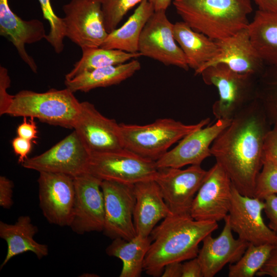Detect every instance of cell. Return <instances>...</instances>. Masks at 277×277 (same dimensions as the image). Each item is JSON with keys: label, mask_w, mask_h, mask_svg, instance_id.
Masks as SVG:
<instances>
[{"label": "cell", "mask_w": 277, "mask_h": 277, "mask_svg": "<svg viewBox=\"0 0 277 277\" xmlns=\"http://www.w3.org/2000/svg\"><path fill=\"white\" fill-rule=\"evenodd\" d=\"M272 126L255 98L232 119L211 146V156L243 195L254 197L265 138Z\"/></svg>", "instance_id": "6da1fadb"}, {"label": "cell", "mask_w": 277, "mask_h": 277, "mask_svg": "<svg viewBox=\"0 0 277 277\" xmlns=\"http://www.w3.org/2000/svg\"><path fill=\"white\" fill-rule=\"evenodd\" d=\"M217 228V222L197 221L190 214H170L150 235L152 241L144 270L149 275L160 276L167 264L196 257L200 243Z\"/></svg>", "instance_id": "7a4b0ae2"}, {"label": "cell", "mask_w": 277, "mask_h": 277, "mask_svg": "<svg viewBox=\"0 0 277 277\" xmlns=\"http://www.w3.org/2000/svg\"><path fill=\"white\" fill-rule=\"evenodd\" d=\"M183 22L214 40L247 28L252 11L251 0H174Z\"/></svg>", "instance_id": "3957f363"}, {"label": "cell", "mask_w": 277, "mask_h": 277, "mask_svg": "<svg viewBox=\"0 0 277 277\" xmlns=\"http://www.w3.org/2000/svg\"><path fill=\"white\" fill-rule=\"evenodd\" d=\"M210 122L209 117L193 124L162 118L144 125L121 123L120 126L124 148L156 162L175 143Z\"/></svg>", "instance_id": "277c9868"}, {"label": "cell", "mask_w": 277, "mask_h": 277, "mask_svg": "<svg viewBox=\"0 0 277 277\" xmlns=\"http://www.w3.org/2000/svg\"><path fill=\"white\" fill-rule=\"evenodd\" d=\"M81 102L67 88L45 92L24 90L13 95L6 114L37 118L43 123L73 129Z\"/></svg>", "instance_id": "5b68a950"}, {"label": "cell", "mask_w": 277, "mask_h": 277, "mask_svg": "<svg viewBox=\"0 0 277 277\" xmlns=\"http://www.w3.org/2000/svg\"><path fill=\"white\" fill-rule=\"evenodd\" d=\"M200 74L206 84L217 89L219 97L212 108L216 120H231L256 98V77L238 73L223 64L209 66Z\"/></svg>", "instance_id": "8992f818"}, {"label": "cell", "mask_w": 277, "mask_h": 277, "mask_svg": "<svg viewBox=\"0 0 277 277\" xmlns=\"http://www.w3.org/2000/svg\"><path fill=\"white\" fill-rule=\"evenodd\" d=\"M157 171L155 161L123 148L91 154L87 172L102 181L134 185L154 180Z\"/></svg>", "instance_id": "52a82bcc"}, {"label": "cell", "mask_w": 277, "mask_h": 277, "mask_svg": "<svg viewBox=\"0 0 277 277\" xmlns=\"http://www.w3.org/2000/svg\"><path fill=\"white\" fill-rule=\"evenodd\" d=\"M63 10L66 37L82 50L101 46L108 34L101 0H71Z\"/></svg>", "instance_id": "ba28073f"}, {"label": "cell", "mask_w": 277, "mask_h": 277, "mask_svg": "<svg viewBox=\"0 0 277 277\" xmlns=\"http://www.w3.org/2000/svg\"><path fill=\"white\" fill-rule=\"evenodd\" d=\"M166 10L154 11L141 33L138 51L166 66L189 69L186 57L174 37L173 24L168 19Z\"/></svg>", "instance_id": "9c48e42d"}, {"label": "cell", "mask_w": 277, "mask_h": 277, "mask_svg": "<svg viewBox=\"0 0 277 277\" xmlns=\"http://www.w3.org/2000/svg\"><path fill=\"white\" fill-rule=\"evenodd\" d=\"M90 156L91 154L73 130L44 153L28 157L22 166L38 172L61 173L74 177L87 172Z\"/></svg>", "instance_id": "30bf717a"}, {"label": "cell", "mask_w": 277, "mask_h": 277, "mask_svg": "<svg viewBox=\"0 0 277 277\" xmlns=\"http://www.w3.org/2000/svg\"><path fill=\"white\" fill-rule=\"evenodd\" d=\"M264 201L240 193L233 186L228 219L232 231L249 244H277V235L264 222Z\"/></svg>", "instance_id": "8fae6325"}, {"label": "cell", "mask_w": 277, "mask_h": 277, "mask_svg": "<svg viewBox=\"0 0 277 277\" xmlns=\"http://www.w3.org/2000/svg\"><path fill=\"white\" fill-rule=\"evenodd\" d=\"M101 188L104 199V234L112 239H133L137 235L133 222V185L104 180Z\"/></svg>", "instance_id": "7c38bea8"}, {"label": "cell", "mask_w": 277, "mask_h": 277, "mask_svg": "<svg viewBox=\"0 0 277 277\" xmlns=\"http://www.w3.org/2000/svg\"><path fill=\"white\" fill-rule=\"evenodd\" d=\"M207 173L201 165H190L184 169L157 168L154 180L172 213L190 214L193 201Z\"/></svg>", "instance_id": "4fadbf2b"}, {"label": "cell", "mask_w": 277, "mask_h": 277, "mask_svg": "<svg viewBox=\"0 0 277 277\" xmlns=\"http://www.w3.org/2000/svg\"><path fill=\"white\" fill-rule=\"evenodd\" d=\"M102 182L88 172L74 177L75 200L70 227L77 234L103 230L105 208Z\"/></svg>", "instance_id": "5bb4252c"}, {"label": "cell", "mask_w": 277, "mask_h": 277, "mask_svg": "<svg viewBox=\"0 0 277 277\" xmlns=\"http://www.w3.org/2000/svg\"><path fill=\"white\" fill-rule=\"evenodd\" d=\"M37 183L39 206L45 219L50 224L70 227L75 200L74 177L41 172Z\"/></svg>", "instance_id": "9a60e30c"}, {"label": "cell", "mask_w": 277, "mask_h": 277, "mask_svg": "<svg viewBox=\"0 0 277 277\" xmlns=\"http://www.w3.org/2000/svg\"><path fill=\"white\" fill-rule=\"evenodd\" d=\"M232 184L217 163L207 171L191 205L194 220L217 222L225 219L230 206Z\"/></svg>", "instance_id": "2e32d148"}, {"label": "cell", "mask_w": 277, "mask_h": 277, "mask_svg": "<svg viewBox=\"0 0 277 277\" xmlns=\"http://www.w3.org/2000/svg\"><path fill=\"white\" fill-rule=\"evenodd\" d=\"M73 129L91 154L124 148L120 124L102 115L89 102H81Z\"/></svg>", "instance_id": "e0dca14e"}, {"label": "cell", "mask_w": 277, "mask_h": 277, "mask_svg": "<svg viewBox=\"0 0 277 277\" xmlns=\"http://www.w3.org/2000/svg\"><path fill=\"white\" fill-rule=\"evenodd\" d=\"M231 120H216L213 124L187 134L155 162L157 168H181L187 165H201L204 160L211 156L213 142Z\"/></svg>", "instance_id": "ac0fdd59"}, {"label": "cell", "mask_w": 277, "mask_h": 277, "mask_svg": "<svg viewBox=\"0 0 277 277\" xmlns=\"http://www.w3.org/2000/svg\"><path fill=\"white\" fill-rule=\"evenodd\" d=\"M215 41L220 53L203 67L200 74L209 66L223 64L235 72L259 78L265 64L253 45L247 28Z\"/></svg>", "instance_id": "d6986e66"}, {"label": "cell", "mask_w": 277, "mask_h": 277, "mask_svg": "<svg viewBox=\"0 0 277 277\" xmlns=\"http://www.w3.org/2000/svg\"><path fill=\"white\" fill-rule=\"evenodd\" d=\"M224 221L223 229L217 237H212L211 233L202 241V246L196 257L203 277H213L227 264L235 263L249 244L239 238L235 239L226 217Z\"/></svg>", "instance_id": "ffe728a7"}, {"label": "cell", "mask_w": 277, "mask_h": 277, "mask_svg": "<svg viewBox=\"0 0 277 277\" xmlns=\"http://www.w3.org/2000/svg\"><path fill=\"white\" fill-rule=\"evenodd\" d=\"M0 35L13 45L21 59L33 72L37 73V66L27 53L25 45L45 38L43 23L38 19H23L12 11L8 0H0Z\"/></svg>", "instance_id": "44dd1931"}, {"label": "cell", "mask_w": 277, "mask_h": 277, "mask_svg": "<svg viewBox=\"0 0 277 277\" xmlns=\"http://www.w3.org/2000/svg\"><path fill=\"white\" fill-rule=\"evenodd\" d=\"M135 203L133 222L137 235L150 236L157 223L172 214L154 180L133 185Z\"/></svg>", "instance_id": "7402d4cb"}, {"label": "cell", "mask_w": 277, "mask_h": 277, "mask_svg": "<svg viewBox=\"0 0 277 277\" xmlns=\"http://www.w3.org/2000/svg\"><path fill=\"white\" fill-rule=\"evenodd\" d=\"M38 230L37 227L32 223L28 215L19 216L13 224L0 222V237L7 245L6 255L1 265V269L13 257L26 252L34 253L38 259L48 255V246L34 239Z\"/></svg>", "instance_id": "603a6c76"}, {"label": "cell", "mask_w": 277, "mask_h": 277, "mask_svg": "<svg viewBox=\"0 0 277 277\" xmlns=\"http://www.w3.org/2000/svg\"><path fill=\"white\" fill-rule=\"evenodd\" d=\"M174 38L183 51L189 66L195 74L220 53L215 40L194 30L183 21L173 24Z\"/></svg>", "instance_id": "cb8c5ba5"}, {"label": "cell", "mask_w": 277, "mask_h": 277, "mask_svg": "<svg viewBox=\"0 0 277 277\" xmlns=\"http://www.w3.org/2000/svg\"><path fill=\"white\" fill-rule=\"evenodd\" d=\"M141 68L140 62L133 59L122 64L85 72L71 80H65L66 88L74 93L87 92L100 87L118 85L133 75Z\"/></svg>", "instance_id": "d4e9b609"}, {"label": "cell", "mask_w": 277, "mask_h": 277, "mask_svg": "<svg viewBox=\"0 0 277 277\" xmlns=\"http://www.w3.org/2000/svg\"><path fill=\"white\" fill-rule=\"evenodd\" d=\"M154 11L152 4L148 0H144L122 26L108 33L101 47L138 52L141 33Z\"/></svg>", "instance_id": "484cf974"}, {"label": "cell", "mask_w": 277, "mask_h": 277, "mask_svg": "<svg viewBox=\"0 0 277 277\" xmlns=\"http://www.w3.org/2000/svg\"><path fill=\"white\" fill-rule=\"evenodd\" d=\"M247 28L252 43L265 64L277 65V13L258 10Z\"/></svg>", "instance_id": "4316f807"}, {"label": "cell", "mask_w": 277, "mask_h": 277, "mask_svg": "<svg viewBox=\"0 0 277 277\" xmlns=\"http://www.w3.org/2000/svg\"><path fill=\"white\" fill-rule=\"evenodd\" d=\"M150 236L136 235L130 240L113 239L106 249V253L120 259L122 268L120 277H140L143 269L146 254L151 243Z\"/></svg>", "instance_id": "83f0119b"}, {"label": "cell", "mask_w": 277, "mask_h": 277, "mask_svg": "<svg viewBox=\"0 0 277 277\" xmlns=\"http://www.w3.org/2000/svg\"><path fill=\"white\" fill-rule=\"evenodd\" d=\"M82 50L81 58L73 65V69L65 75V80H71L81 73L98 68L125 63L142 56L138 52L129 53L101 47Z\"/></svg>", "instance_id": "f1b7e54d"}, {"label": "cell", "mask_w": 277, "mask_h": 277, "mask_svg": "<svg viewBox=\"0 0 277 277\" xmlns=\"http://www.w3.org/2000/svg\"><path fill=\"white\" fill-rule=\"evenodd\" d=\"M274 245L249 244L240 259L231 264L229 277H253L264 266Z\"/></svg>", "instance_id": "f546056e"}, {"label": "cell", "mask_w": 277, "mask_h": 277, "mask_svg": "<svg viewBox=\"0 0 277 277\" xmlns=\"http://www.w3.org/2000/svg\"><path fill=\"white\" fill-rule=\"evenodd\" d=\"M256 98L273 125L277 121V65H267L259 77Z\"/></svg>", "instance_id": "4dcf8cb0"}, {"label": "cell", "mask_w": 277, "mask_h": 277, "mask_svg": "<svg viewBox=\"0 0 277 277\" xmlns=\"http://www.w3.org/2000/svg\"><path fill=\"white\" fill-rule=\"evenodd\" d=\"M271 194H277V161L264 150L263 165L256 179L254 197L263 200Z\"/></svg>", "instance_id": "1f68e13d"}, {"label": "cell", "mask_w": 277, "mask_h": 277, "mask_svg": "<svg viewBox=\"0 0 277 277\" xmlns=\"http://www.w3.org/2000/svg\"><path fill=\"white\" fill-rule=\"evenodd\" d=\"M38 1L44 18L48 22L50 25L49 32L45 39L52 46L56 53H60L64 50V39L66 37L63 18L55 13L50 0Z\"/></svg>", "instance_id": "d6a6232c"}, {"label": "cell", "mask_w": 277, "mask_h": 277, "mask_svg": "<svg viewBox=\"0 0 277 277\" xmlns=\"http://www.w3.org/2000/svg\"><path fill=\"white\" fill-rule=\"evenodd\" d=\"M144 0H101L105 28L110 33L117 28L127 12Z\"/></svg>", "instance_id": "836d02e7"}, {"label": "cell", "mask_w": 277, "mask_h": 277, "mask_svg": "<svg viewBox=\"0 0 277 277\" xmlns=\"http://www.w3.org/2000/svg\"><path fill=\"white\" fill-rule=\"evenodd\" d=\"M11 80L7 69L0 66V115L6 114L9 108L13 95L8 93L7 89L10 86Z\"/></svg>", "instance_id": "e575fe53"}, {"label": "cell", "mask_w": 277, "mask_h": 277, "mask_svg": "<svg viewBox=\"0 0 277 277\" xmlns=\"http://www.w3.org/2000/svg\"><path fill=\"white\" fill-rule=\"evenodd\" d=\"M264 212L269 220V227L277 235V194H271L264 200Z\"/></svg>", "instance_id": "d590c367"}, {"label": "cell", "mask_w": 277, "mask_h": 277, "mask_svg": "<svg viewBox=\"0 0 277 277\" xmlns=\"http://www.w3.org/2000/svg\"><path fill=\"white\" fill-rule=\"evenodd\" d=\"M13 182L5 176H0V206L9 209L13 205Z\"/></svg>", "instance_id": "8d00e7d4"}, {"label": "cell", "mask_w": 277, "mask_h": 277, "mask_svg": "<svg viewBox=\"0 0 277 277\" xmlns=\"http://www.w3.org/2000/svg\"><path fill=\"white\" fill-rule=\"evenodd\" d=\"M23 121L16 129L17 136L34 142L37 138V129L34 118L24 117Z\"/></svg>", "instance_id": "74e56055"}, {"label": "cell", "mask_w": 277, "mask_h": 277, "mask_svg": "<svg viewBox=\"0 0 277 277\" xmlns=\"http://www.w3.org/2000/svg\"><path fill=\"white\" fill-rule=\"evenodd\" d=\"M32 141L17 136L11 142L14 153L18 156V162L22 164L28 158V155L32 149Z\"/></svg>", "instance_id": "f35d334b"}, {"label": "cell", "mask_w": 277, "mask_h": 277, "mask_svg": "<svg viewBox=\"0 0 277 277\" xmlns=\"http://www.w3.org/2000/svg\"><path fill=\"white\" fill-rule=\"evenodd\" d=\"M256 275L277 277V244L274 245L267 261Z\"/></svg>", "instance_id": "ab89813d"}, {"label": "cell", "mask_w": 277, "mask_h": 277, "mask_svg": "<svg viewBox=\"0 0 277 277\" xmlns=\"http://www.w3.org/2000/svg\"><path fill=\"white\" fill-rule=\"evenodd\" d=\"M182 277H203L202 268L197 257L182 263Z\"/></svg>", "instance_id": "60d3db41"}, {"label": "cell", "mask_w": 277, "mask_h": 277, "mask_svg": "<svg viewBox=\"0 0 277 277\" xmlns=\"http://www.w3.org/2000/svg\"><path fill=\"white\" fill-rule=\"evenodd\" d=\"M264 150L269 152L277 161V121L272 125L266 136Z\"/></svg>", "instance_id": "b9f144b4"}, {"label": "cell", "mask_w": 277, "mask_h": 277, "mask_svg": "<svg viewBox=\"0 0 277 277\" xmlns=\"http://www.w3.org/2000/svg\"><path fill=\"white\" fill-rule=\"evenodd\" d=\"M182 262H174L167 264L163 270L162 277H182Z\"/></svg>", "instance_id": "7bdbcfd3"}, {"label": "cell", "mask_w": 277, "mask_h": 277, "mask_svg": "<svg viewBox=\"0 0 277 277\" xmlns=\"http://www.w3.org/2000/svg\"><path fill=\"white\" fill-rule=\"evenodd\" d=\"M259 10L277 13V0H253Z\"/></svg>", "instance_id": "ee69618b"}, {"label": "cell", "mask_w": 277, "mask_h": 277, "mask_svg": "<svg viewBox=\"0 0 277 277\" xmlns=\"http://www.w3.org/2000/svg\"><path fill=\"white\" fill-rule=\"evenodd\" d=\"M153 5L154 10H166L170 6L172 0H148Z\"/></svg>", "instance_id": "f6af8a7d"}]
</instances>
